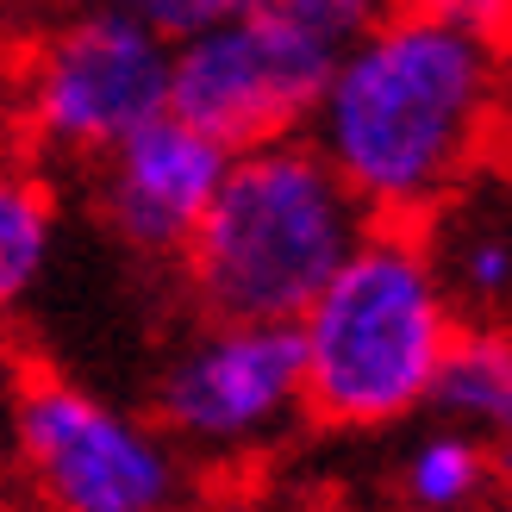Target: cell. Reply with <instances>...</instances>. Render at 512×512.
<instances>
[{"label":"cell","instance_id":"obj_12","mask_svg":"<svg viewBox=\"0 0 512 512\" xmlns=\"http://www.w3.org/2000/svg\"><path fill=\"white\" fill-rule=\"evenodd\" d=\"M57 250V188L25 163H0V313L32 300Z\"/></svg>","mask_w":512,"mask_h":512},{"label":"cell","instance_id":"obj_15","mask_svg":"<svg viewBox=\"0 0 512 512\" xmlns=\"http://www.w3.org/2000/svg\"><path fill=\"white\" fill-rule=\"evenodd\" d=\"M488 512H512V475H506V488H500V500H494Z\"/></svg>","mask_w":512,"mask_h":512},{"label":"cell","instance_id":"obj_6","mask_svg":"<svg viewBox=\"0 0 512 512\" xmlns=\"http://www.w3.org/2000/svg\"><path fill=\"white\" fill-rule=\"evenodd\" d=\"M13 463L44 512H182L188 456L132 406L57 369H25L7 406Z\"/></svg>","mask_w":512,"mask_h":512},{"label":"cell","instance_id":"obj_14","mask_svg":"<svg viewBox=\"0 0 512 512\" xmlns=\"http://www.w3.org/2000/svg\"><path fill=\"white\" fill-rule=\"evenodd\" d=\"M219 512H313V506H300V500H288V494H244V500L219 506Z\"/></svg>","mask_w":512,"mask_h":512},{"label":"cell","instance_id":"obj_2","mask_svg":"<svg viewBox=\"0 0 512 512\" xmlns=\"http://www.w3.org/2000/svg\"><path fill=\"white\" fill-rule=\"evenodd\" d=\"M456 338L463 313L425 225H369L294 325L306 419L331 431H394L431 413Z\"/></svg>","mask_w":512,"mask_h":512},{"label":"cell","instance_id":"obj_4","mask_svg":"<svg viewBox=\"0 0 512 512\" xmlns=\"http://www.w3.org/2000/svg\"><path fill=\"white\" fill-rule=\"evenodd\" d=\"M375 13L356 0H250L219 7L175 44L169 113L219 150L300 138L344 44Z\"/></svg>","mask_w":512,"mask_h":512},{"label":"cell","instance_id":"obj_8","mask_svg":"<svg viewBox=\"0 0 512 512\" xmlns=\"http://www.w3.org/2000/svg\"><path fill=\"white\" fill-rule=\"evenodd\" d=\"M232 150L200 138L175 113L150 119L113 157L94 163V213L100 225L138 256H182L225 188Z\"/></svg>","mask_w":512,"mask_h":512},{"label":"cell","instance_id":"obj_7","mask_svg":"<svg viewBox=\"0 0 512 512\" xmlns=\"http://www.w3.org/2000/svg\"><path fill=\"white\" fill-rule=\"evenodd\" d=\"M150 425L200 463H250L306 425V375L294 325L200 319L163 356Z\"/></svg>","mask_w":512,"mask_h":512},{"label":"cell","instance_id":"obj_10","mask_svg":"<svg viewBox=\"0 0 512 512\" xmlns=\"http://www.w3.org/2000/svg\"><path fill=\"white\" fill-rule=\"evenodd\" d=\"M431 413L512 475V325H463Z\"/></svg>","mask_w":512,"mask_h":512},{"label":"cell","instance_id":"obj_13","mask_svg":"<svg viewBox=\"0 0 512 512\" xmlns=\"http://www.w3.org/2000/svg\"><path fill=\"white\" fill-rule=\"evenodd\" d=\"M488 169L512 188V44L500 63V94H494V132H488Z\"/></svg>","mask_w":512,"mask_h":512},{"label":"cell","instance_id":"obj_11","mask_svg":"<svg viewBox=\"0 0 512 512\" xmlns=\"http://www.w3.org/2000/svg\"><path fill=\"white\" fill-rule=\"evenodd\" d=\"M500 488H506V469L450 425H425L394 463L400 512H488Z\"/></svg>","mask_w":512,"mask_h":512},{"label":"cell","instance_id":"obj_1","mask_svg":"<svg viewBox=\"0 0 512 512\" xmlns=\"http://www.w3.org/2000/svg\"><path fill=\"white\" fill-rule=\"evenodd\" d=\"M506 44L500 19L469 7L375 13L344 44L300 138L369 225H431L475 188L488 169Z\"/></svg>","mask_w":512,"mask_h":512},{"label":"cell","instance_id":"obj_9","mask_svg":"<svg viewBox=\"0 0 512 512\" xmlns=\"http://www.w3.org/2000/svg\"><path fill=\"white\" fill-rule=\"evenodd\" d=\"M463 325H512V194H456L425 225Z\"/></svg>","mask_w":512,"mask_h":512},{"label":"cell","instance_id":"obj_5","mask_svg":"<svg viewBox=\"0 0 512 512\" xmlns=\"http://www.w3.org/2000/svg\"><path fill=\"white\" fill-rule=\"evenodd\" d=\"M175 44L138 7L57 19L13 63V125L50 163H100L169 113Z\"/></svg>","mask_w":512,"mask_h":512},{"label":"cell","instance_id":"obj_3","mask_svg":"<svg viewBox=\"0 0 512 512\" xmlns=\"http://www.w3.org/2000/svg\"><path fill=\"white\" fill-rule=\"evenodd\" d=\"M369 213L306 138L238 150L194 244L182 288L219 325H300L319 288L363 244Z\"/></svg>","mask_w":512,"mask_h":512}]
</instances>
